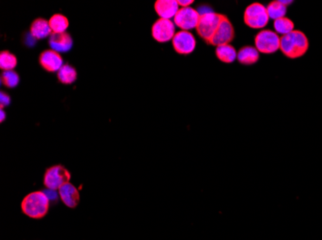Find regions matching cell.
<instances>
[{
	"mask_svg": "<svg viewBox=\"0 0 322 240\" xmlns=\"http://www.w3.org/2000/svg\"><path fill=\"white\" fill-rule=\"evenodd\" d=\"M309 49V40L302 31L293 30L281 37L280 50L289 59L303 57Z\"/></svg>",
	"mask_w": 322,
	"mask_h": 240,
	"instance_id": "1",
	"label": "cell"
},
{
	"mask_svg": "<svg viewBox=\"0 0 322 240\" xmlns=\"http://www.w3.org/2000/svg\"><path fill=\"white\" fill-rule=\"evenodd\" d=\"M22 212L32 219H42L50 210V198L43 191H34L21 201Z\"/></svg>",
	"mask_w": 322,
	"mask_h": 240,
	"instance_id": "2",
	"label": "cell"
},
{
	"mask_svg": "<svg viewBox=\"0 0 322 240\" xmlns=\"http://www.w3.org/2000/svg\"><path fill=\"white\" fill-rule=\"evenodd\" d=\"M266 7L260 2H254L246 7L243 14L244 23L252 29H262L269 21Z\"/></svg>",
	"mask_w": 322,
	"mask_h": 240,
	"instance_id": "3",
	"label": "cell"
},
{
	"mask_svg": "<svg viewBox=\"0 0 322 240\" xmlns=\"http://www.w3.org/2000/svg\"><path fill=\"white\" fill-rule=\"evenodd\" d=\"M224 16L225 15L215 13L213 11H209L207 13L201 14V18L199 20L196 31L199 36L208 44H209L210 40L213 38Z\"/></svg>",
	"mask_w": 322,
	"mask_h": 240,
	"instance_id": "4",
	"label": "cell"
},
{
	"mask_svg": "<svg viewBox=\"0 0 322 240\" xmlns=\"http://www.w3.org/2000/svg\"><path fill=\"white\" fill-rule=\"evenodd\" d=\"M71 173L65 166L56 164L48 168L43 175V185L51 190H59L64 185L70 183Z\"/></svg>",
	"mask_w": 322,
	"mask_h": 240,
	"instance_id": "5",
	"label": "cell"
},
{
	"mask_svg": "<svg viewBox=\"0 0 322 240\" xmlns=\"http://www.w3.org/2000/svg\"><path fill=\"white\" fill-rule=\"evenodd\" d=\"M281 37L274 31L264 29L255 37V47L262 54H273L280 50Z\"/></svg>",
	"mask_w": 322,
	"mask_h": 240,
	"instance_id": "6",
	"label": "cell"
},
{
	"mask_svg": "<svg viewBox=\"0 0 322 240\" xmlns=\"http://www.w3.org/2000/svg\"><path fill=\"white\" fill-rule=\"evenodd\" d=\"M201 18V14L196 9L187 7L180 8L174 18L175 25L182 31L196 29Z\"/></svg>",
	"mask_w": 322,
	"mask_h": 240,
	"instance_id": "7",
	"label": "cell"
},
{
	"mask_svg": "<svg viewBox=\"0 0 322 240\" xmlns=\"http://www.w3.org/2000/svg\"><path fill=\"white\" fill-rule=\"evenodd\" d=\"M176 35V25L171 20L158 19L152 26V36L157 42L165 43Z\"/></svg>",
	"mask_w": 322,
	"mask_h": 240,
	"instance_id": "8",
	"label": "cell"
},
{
	"mask_svg": "<svg viewBox=\"0 0 322 240\" xmlns=\"http://www.w3.org/2000/svg\"><path fill=\"white\" fill-rule=\"evenodd\" d=\"M175 51L180 55H189L196 48V39L189 31H178L172 40Z\"/></svg>",
	"mask_w": 322,
	"mask_h": 240,
	"instance_id": "9",
	"label": "cell"
},
{
	"mask_svg": "<svg viewBox=\"0 0 322 240\" xmlns=\"http://www.w3.org/2000/svg\"><path fill=\"white\" fill-rule=\"evenodd\" d=\"M234 39H235L234 25L231 22V20L228 19V17L224 16L209 44L217 47L219 45L229 44L231 41L234 40Z\"/></svg>",
	"mask_w": 322,
	"mask_h": 240,
	"instance_id": "10",
	"label": "cell"
},
{
	"mask_svg": "<svg viewBox=\"0 0 322 240\" xmlns=\"http://www.w3.org/2000/svg\"><path fill=\"white\" fill-rule=\"evenodd\" d=\"M39 63L48 72H58L64 66V61L60 53L52 49L42 51L39 57Z\"/></svg>",
	"mask_w": 322,
	"mask_h": 240,
	"instance_id": "11",
	"label": "cell"
},
{
	"mask_svg": "<svg viewBox=\"0 0 322 240\" xmlns=\"http://www.w3.org/2000/svg\"><path fill=\"white\" fill-rule=\"evenodd\" d=\"M49 44L52 50L56 51L58 53H66L71 50L73 47V38L67 32L60 34L52 33L49 40Z\"/></svg>",
	"mask_w": 322,
	"mask_h": 240,
	"instance_id": "12",
	"label": "cell"
},
{
	"mask_svg": "<svg viewBox=\"0 0 322 240\" xmlns=\"http://www.w3.org/2000/svg\"><path fill=\"white\" fill-rule=\"evenodd\" d=\"M58 193L64 205L68 208L74 209L78 206L80 202V194L78 190L71 183L64 185L62 188H60V190H58Z\"/></svg>",
	"mask_w": 322,
	"mask_h": 240,
	"instance_id": "13",
	"label": "cell"
},
{
	"mask_svg": "<svg viewBox=\"0 0 322 240\" xmlns=\"http://www.w3.org/2000/svg\"><path fill=\"white\" fill-rule=\"evenodd\" d=\"M179 10L177 0H157L155 3V11L157 16L163 20L174 19Z\"/></svg>",
	"mask_w": 322,
	"mask_h": 240,
	"instance_id": "14",
	"label": "cell"
},
{
	"mask_svg": "<svg viewBox=\"0 0 322 240\" xmlns=\"http://www.w3.org/2000/svg\"><path fill=\"white\" fill-rule=\"evenodd\" d=\"M30 34L36 40H42L51 37L52 31L50 26V22L42 18L36 19L32 22L30 26Z\"/></svg>",
	"mask_w": 322,
	"mask_h": 240,
	"instance_id": "15",
	"label": "cell"
},
{
	"mask_svg": "<svg viewBox=\"0 0 322 240\" xmlns=\"http://www.w3.org/2000/svg\"><path fill=\"white\" fill-rule=\"evenodd\" d=\"M260 60V52L255 46L246 45L239 49L238 52V61L241 65L252 66Z\"/></svg>",
	"mask_w": 322,
	"mask_h": 240,
	"instance_id": "16",
	"label": "cell"
},
{
	"mask_svg": "<svg viewBox=\"0 0 322 240\" xmlns=\"http://www.w3.org/2000/svg\"><path fill=\"white\" fill-rule=\"evenodd\" d=\"M215 55L219 61L225 64H233L238 59L237 49L231 43L217 46L215 49Z\"/></svg>",
	"mask_w": 322,
	"mask_h": 240,
	"instance_id": "17",
	"label": "cell"
},
{
	"mask_svg": "<svg viewBox=\"0 0 322 240\" xmlns=\"http://www.w3.org/2000/svg\"><path fill=\"white\" fill-rule=\"evenodd\" d=\"M50 26L52 28V33L60 34L66 33V31L69 28V20L67 17H65L62 14H55L49 20Z\"/></svg>",
	"mask_w": 322,
	"mask_h": 240,
	"instance_id": "18",
	"label": "cell"
},
{
	"mask_svg": "<svg viewBox=\"0 0 322 240\" xmlns=\"http://www.w3.org/2000/svg\"><path fill=\"white\" fill-rule=\"evenodd\" d=\"M57 78L64 85H71L77 79V72L71 65L67 64L64 65L61 70L57 72Z\"/></svg>",
	"mask_w": 322,
	"mask_h": 240,
	"instance_id": "19",
	"label": "cell"
},
{
	"mask_svg": "<svg viewBox=\"0 0 322 240\" xmlns=\"http://www.w3.org/2000/svg\"><path fill=\"white\" fill-rule=\"evenodd\" d=\"M266 10L268 13L269 19L276 20L286 17L288 8L279 0H274V1H271L270 3L266 6Z\"/></svg>",
	"mask_w": 322,
	"mask_h": 240,
	"instance_id": "20",
	"label": "cell"
},
{
	"mask_svg": "<svg viewBox=\"0 0 322 240\" xmlns=\"http://www.w3.org/2000/svg\"><path fill=\"white\" fill-rule=\"evenodd\" d=\"M273 27L278 35L285 36L294 30V22L291 19L285 17L279 20H274Z\"/></svg>",
	"mask_w": 322,
	"mask_h": 240,
	"instance_id": "21",
	"label": "cell"
},
{
	"mask_svg": "<svg viewBox=\"0 0 322 240\" xmlns=\"http://www.w3.org/2000/svg\"><path fill=\"white\" fill-rule=\"evenodd\" d=\"M18 65L17 57L10 51L3 50L0 53V69L2 71L15 70Z\"/></svg>",
	"mask_w": 322,
	"mask_h": 240,
	"instance_id": "22",
	"label": "cell"
},
{
	"mask_svg": "<svg viewBox=\"0 0 322 240\" xmlns=\"http://www.w3.org/2000/svg\"><path fill=\"white\" fill-rule=\"evenodd\" d=\"M1 83L6 88L14 89L20 83V75L15 70L3 71L1 73Z\"/></svg>",
	"mask_w": 322,
	"mask_h": 240,
	"instance_id": "23",
	"label": "cell"
},
{
	"mask_svg": "<svg viewBox=\"0 0 322 240\" xmlns=\"http://www.w3.org/2000/svg\"><path fill=\"white\" fill-rule=\"evenodd\" d=\"M0 94H1V95H0V107H1V109H3L4 107L9 106L11 98L10 96H9L7 93H5V92H3V91H1Z\"/></svg>",
	"mask_w": 322,
	"mask_h": 240,
	"instance_id": "24",
	"label": "cell"
},
{
	"mask_svg": "<svg viewBox=\"0 0 322 240\" xmlns=\"http://www.w3.org/2000/svg\"><path fill=\"white\" fill-rule=\"evenodd\" d=\"M177 3L179 6H181V8H187V7H190V5L192 3H194L193 0H187V1H183V0H177Z\"/></svg>",
	"mask_w": 322,
	"mask_h": 240,
	"instance_id": "25",
	"label": "cell"
},
{
	"mask_svg": "<svg viewBox=\"0 0 322 240\" xmlns=\"http://www.w3.org/2000/svg\"><path fill=\"white\" fill-rule=\"evenodd\" d=\"M0 113H1V119H0V121H1V122H3V121L5 120V118H6L5 110H3V109H1V110H0Z\"/></svg>",
	"mask_w": 322,
	"mask_h": 240,
	"instance_id": "26",
	"label": "cell"
}]
</instances>
